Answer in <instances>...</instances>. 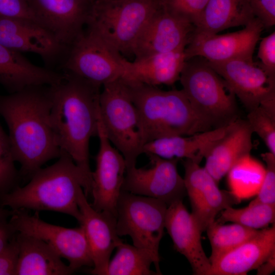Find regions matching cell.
<instances>
[{
    "label": "cell",
    "instance_id": "1",
    "mask_svg": "<svg viewBox=\"0 0 275 275\" xmlns=\"http://www.w3.org/2000/svg\"><path fill=\"white\" fill-rule=\"evenodd\" d=\"M50 86H36L0 95V116L8 128L21 178L30 179L46 162L59 158L61 150L52 126Z\"/></svg>",
    "mask_w": 275,
    "mask_h": 275
},
{
    "label": "cell",
    "instance_id": "2",
    "mask_svg": "<svg viewBox=\"0 0 275 275\" xmlns=\"http://www.w3.org/2000/svg\"><path fill=\"white\" fill-rule=\"evenodd\" d=\"M58 84L50 86V117L58 145L91 183L89 143L97 136L101 87L63 72Z\"/></svg>",
    "mask_w": 275,
    "mask_h": 275
},
{
    "label": "cell",
    "instance_id": "3",
    "mask_svg": "<svg viewBox=\"0 0 275 275\" xmlns=\"http://www.w3.org/2000/svg\"><path fill=\"white\" fill-rule=\"evenodd\" d=\"M92 183L72 158L65 152L58 160L40 168L25 186H17L0 195V206L11 210L19 209L48 210L74 217L79 222L81 213L77 204V193L84 189L86 196L91 194Z\"/></svg>",
    "mask_w": 275,
    "mask_h": 275
},
{
    "label": "cell",
    "instance_id": "4",
    "mask_svg": "<svg viewBox=\"0 0 275 275\" xmlns=\"http://www.w3.org/2000/svg\"><path fill=\"white\" fill-rule=\"evenodd\" d=\"M123 80L137 111L144 145L158 139L190 135L214 128L195 111L182 89L164 91L157 86Z\"/></svg>",
    "mask_w": 275,
    "mask_h": 275
},
{
    "label": "cell",
    "instance_id": "5",
    "mask_svg": "<svg viewBox=\"0 0 275 275\" xmlns=\"http://www.w3.org/2000/svg\"><path fill=\"white\" fill-rule=\"evenodd\" d=\"M158 6V0H92L87 30L121 54L133 55L138 38Z\"/></svg>",
    "mask_w": 275,
    "mask_h": 275
},
{
    "label": "cell",
    "instance_id": "6",
    "mask_svg": "<svg viewBox=\"0 0 275 275\" xmlns=\"http://www.w3.org/2000/svg\"><path fill=\"white\" fill-rule=\"evenodd\" d=\"M179 80L194 109L214 128L238 119L235 94L207 61H186Z\"/></svg>",
    "mask_w": 275,
    "mask_h": 275
},
{
    "label": "cell",
    "instance_id": "7",
    "mask_svg": "<svg viewBox=\"0 0 275 275\" xmlns=\"http://www.w3.org/2000/svg\"><path fill=\"white\" fill-rule=\"evenodd\" d=\"M100 118L106 136L123 156L126 169L134 166L143 153L136 109L122 78L102 86Z\"/></svg>",
    "mask_w": 275,
    "mask_h": 275
},
{
    "label": "cell",
    "instance_id": "8",
    "mask_svg": "<svg viewBox=\"0 0 275 275\" xmlns=\"http://www.w3.org/2000/svg\"><path fill=\"white\" fill-rule=\"evenodd\" d=\"M168 207L160 200L123 190L117 204L118 235H129L134 246L150 253L158 274H162L159 246L165 228Z\"/></svg>",
    "mask_w": 275,
    "mask_h": 275
},
{
    "label": "cell",
    "instance_id": "9",
    "mask_svg": "<svg viewBox=\"0 0 275 275\" xmlns=\"http://www.w3.org/2000/svg\"><path fill=\"white\" fill-rule=\"evenodd\" d=\"M65 55L64 72L95 85L101 87L123 76L126 59L87 30L77 36Z\"/></svg>",
    "mask_w": 275,
    "mask_h": 275
},
{
    "label": "cell",
    "instance_id": "10",
    "mask_svg": "<svg viewBox=\"0 0 275 275\" xmlns=\"http://www.w3.org/2000/svg\"><path fill=\"white\" fill-rule=\"evenodd\" d=\"M9 221L14 231L38 238L50 245L69 261L74 272L83 266H93L90 249L82 227L68 228L46 223L38 212L29 214L24 209L11 210Z\"/></svg>",
    "mask_w": 275,
    "mask_h": 275
},
{
    "label": "cell",
    "instance_id": "11",
    "mask_svg": "<svg viewBox=\"0 0 275 275\" xmlns=\"http://www.w3.org/2000/svg\"><path fill=\"white\" fill-rule=\"evenodd\" d=\"M151 167L126 169L122 190L160 200L169 206L186 195L184 179L178 172L179 159L148 154Z\"/></svg>",
    "mask_w": 275,
    "mask_h": 275
},
{
    "label": "cell",
    "instance_id": "12",
    "mask_svg": "<svg viewBox=\"0 0 275 275\" xmlns=\"http://www.w3.org/2000/svg\"><path fill=\"white\" fill-rule=\"evenodd\" d=\"M263 28L255 17L242 30L233 33L218 35L194 32L184 50L186 61L199 56L209 62L254 61V50Z\"/></svg>",
    "mask_w": 275,
    "mask_h": 275
},
{
    "label": "cell",
    "instance_id": "13",
    "mask_svg": "<svg viewBox=\"0 0 275 275\" xmlns=\"http://www.w3.org/2000/svg\"><path fill=\"white\" fill-rule=\"evenodd\" d=\"M183 178L191 214L201 231H206L223 210L241 202L230 191L219 188L204 167L191 159L183 161Z\"/></svg>",
    "mask_w": 275,
    "mask_h": 275
},
{
    "label": "cell",
    "instance_id": "14",
    "mask_svg": "<svg viewBox=\"0 0 275 275\" xmlns=\"http://www.w3.org/2000/svg\"><path fill=\"white\" fill-rule=\"evenodd\" d=\"M97 136L99 148L96 156V168L92 172V207L98 211L109 212L117 216V204L122 191L126 171L125 159L108 139L100 118Z\"/></svg>",
    "mask_w": 275,
    "mask_h": 275
},
{
    "label": "cell",
    "instance_id": "15",
    "mask_svg": "<svg viewBox=\"0 0 275 275\" xmlns=\"http://www.w3.org/2000/svg\"><path fill=\"white\" fill-rule=\"evenodd\" d=\"M195 30V25L189 21L159 4L134 45L135 60L185 49Z\"/></svg>",
    "mask_w": 275,
    "mask_h": 275
},
{
    "label": "cell",
    "instance_id": "16",
    "mask_svg": "<svg viewBox=\"0 0 275 275\" xmlns=\"http://www.w3.org/2000/svg\"><path fill=\"white\" fill-rule=\"evenodd\" d=\"M207 62L248 112L275 96V78L270 77L258 63L242 60Z\"/></svg>",
    "mask_w": 275,
    "mask_h": 275
},
{
    "label": "cell",
    "instance_id": "17",
    "mask_svg": "<svg viewBox=\"0 0 275 275\" xmlns=\"http://www.w3.org/2000/svg\"><path fill=\"white\" fill-rule=\"evenodd\" d=\"M77 204L81 213L79 223L84 229L94 264L88 272L105 275L113 251L123 242L117 232L116 216L109 212L94 209L81 187L77 193Z\"/></svg>",
    "mask_w": 275,
    "mask_h": 275
},
{
    "label": "cell",
    "instance_id": "18",
    "mask_svg": "<svg viewBox=\"0 0 275 275\" xmlns=\"http://www.w3.org/2000/svg\"><path fill=\"white\" fill-rule=\"evenodd\" d=\"M38 22L68 49L86 25L92 0H28Z\"/></svg>",
    "mask_w": 275,
    "mask_h": 275
},
{
    "label": "cell",
    "instance_id": "19",
    "mask_svg": "<svg viewBox=\"0 0 275 275\" xmlns=\"http://www.w3.org/2000/svg\"><path fill=\"white\" fill-rule=\"evenodd\" d=\"M0 44L21 53L37 54L49 64L68 49L40 24L16 18L0 17Z\"/></svg>",
    "mask_w": 275,
    "mask_h": 275
},
{
    "label": "cell",
    "instance_id": "20",
    "mask_svg": "<svg viewBox=\"0 0 275 275\" xmlns=\"http://www.w3.org/2000/svg\"><path fill=\"white\" fill-rule=\"evenodd\" d=\"M164 227L175 250L186 258L194 274L207 275L211 263L202 247V232L183 201H176L168 207Z\"/></svg>",
    "mask_w": 275,
    "mask_h": 275
},
{
    "label": "cell",
    "instance_id": "21",
    "mask_svg": "<svg viewBox=\"0 0 275 275\" xmlns=\"http://www.w3.org/2000/svg\"><path fill=\"white\" fill-rule=\"evenodd\" d=\"M275 252V225L260 230L255 236L211 264L207 275H244L256 269Z\"/></svg>",
    "mask_w": 275,
    "mask_h": 275
},
{
    "label": "cell",
    "instance_id": "22",
    "mask_svg": "<svg viewBox=\"0 0 275 275\" xmlns=\"http://www.w3.org/2000/svg\"><path fill=\"white\" fill-rule=\"evenodd\" d=\"M253 133L246 120L237 119L210 148L204 157V168L217 183L238 160L251 153Z\"/></svg>",
    "mask_w": 275,
    "mask_h": 275
},
{
    "label": "cell",
    "instance_id": "23",
    "mask_svg": "<svg viewBox=\"0 0 275 275\" xmlns=\"http://www.w3.org/2000/svg\"><path fill=\"white\" fill-rule=\"evenodd\" d=\"M64 76V72L37 66L21 52L0 44V85L9 93L32 86L54 85Z\"/></svg>",
    "mask_w": 275,
    "mask_h": 275
},
{
    "label": "cell",
    "instance_id": "24",
    "mask_svg": "<svg viewBox=\"0 0 275 275\" xmlns=\"http://www.w3.org/2000/svg\"><path fill=\"white\" fill-rule=\"evenodd\" d=\"M184 50L156 53L133 62L126 60L122 79L153 86L172 85L179 80L186 62Z\"/></svg>",
    "mask_w": 275,
    "mask_h": 275
},
{
    "label": "cell",
    "instance_id": "25",
    "mask_svg": "<svg viewBox=\"0 0 275 275\" xmlns=\"http://www.w3.org/2000/svg\"><path fill=\"white\" fill-rule=\"evenodd\" d=\"M231 124L190 135L172 136L153 140L144 145L143 153L166 159H189L200 163L211 146L226 132Z\"/></svg>",
    "mask_w": 275,
    "mask_h": 275
},
{
    "label": "cell",
    "instance_id": "26",
    "mask_svg": "<svg viewBox=\"0 0 275 275\" xmlns=\"http://www.w3.org/2000/svg\"><path fill=\"white\" fill-rule=\"evenodd\" d=\"M19 254L16 275H69L74 272L48 243L16 232Z\"/></svg>",
    "mask_w": 275,
    "mask_h": 275
},
{
    "label": "cell",
    "instance_id": "27",
    "mask_svg": "<svg viewBox=\"0 0 275 275\" xmlns=\"http://www.w3.org/2000/svg\"><path fill=\"white\" fill-rule=\"evenodd\" d=\"M255 18L249 0H209L195 32L217 34L228 28L245 26Z\"/></svg>",
    "mask_w": 275,
    "mask_h": 275
},
{
    "label": "cell",
    "instance_id": "28",
    "mask_svg": "<svg viewBox=\"0 0 275 275\" xmlns=\"http://www.w3.org/2000/svg\"><path fill=\"white\" fill-rule=\"evenodd\" d=\"M265 173V166L251 153L242 156L226 175L230 191L240 201L256 196Z\"/></svg>",
    "mask_w": 275,
    "mask_h": 275
},
{
    "label": "cell",
    "instance_id": "29",
    "mask_svg": "<svg viewBox=\"0 0 275 275\" xmlns=\"http://www.w3.org/2000/svg\"><path fill=\"white\" fill-rule=\"evenodd\" d=\"M259 231L237 223L226 225L214 221L206 230L211 247L209 258L211 264L255 236Z\"/></svg>",
    "mask_w": 275,
    "mask_h": 275
},
{
    "label": "cell",
    "instance_id": "30",
    "mask_svg": "<svg viewBox=\"0 0 275 275\" xmlns=\"http://www.w3.org/2000/svg\"><path fill=\"white\" fill-rule=\"evenodd\" d=\"M116 248V253L109 260L105 275L158 274L151 270L153 259L146 251L124 243L123 241Z\"/></svg>",
    "mask_w": 275,
    "mask_h": 275
},
{
    "label": "cell",
    "instance_id": "31",
    "mask_svg": "<svg viewBox=\"0 0 275 275\" xmlns=\"http://www.w3.org/2000/svg\"><path fill=\"white\" fill-rule=\"evenodd\" d=\"M220 213V216L215 220L219 224L230 222L253 229H262L274 224L275 205H248L240 209L230 207Z\"/></svg>",
    "mask_w": 275,
    "mask_h": 275
},
{
    "label": "cell",
    "instance_id": "32",
    "mask_svg": "<svg viewBox=\"0 0 275 275\" xmlns=\"http://www.w3.org/2000/svg\"><path fill=\"white\" fill-rule=\"evenodd\" d=\"M246 120L253 133L264 142L268 152L275 155V97L249 111Z\"/></svg>",
    "mask_w": 275,
    "mask_h": 275
},
{
    "label": "cell",
    "instance_id": "33",
    "mask_svg": "<svg viewBox=\"0 0 275 275\" xmlns=\"http://www.w3.org/2000/svg\"><path fill=\"white\" fill-rule=\"evenodd\" d=\"M15 162L8 135L0 124V195L19 186L21 177Z\"/></svg>",
    "mask_w": 275,
    "mask_h": 275
},
{
    "label": "cell",
    "instance_id": "34",
    "mask_svg": "<svg viewBox=\"0 0 275 275\" xmlns=\"http://www.w3.org/2000/svg\"><path fill=\"white\" fill-rule=\"evenodd\" d=\"M159 5L192 23L195 26L209 0H158Z\"/></svg>",
    "mask_w": 275,
    "mask_h": 275
},
{
    "label": "cell",
    "instance_id": "35",
    "mask_svg": "<svg viewBox=\"0 0 275 275\" xmlns=\"http://www.w3.org/2000/svg\"><path fill=\"white\" fill-rule=\"evenodd\" d=\"M265 162V175L256 198L249 205L258 204L275 205V155L267 152L261 154Z\"/></svg>",
    "mask_w": 275,
    "mask_h": 275
},
{
    "label": "cell",
    "instance_id": "36",
    "mask_svg": "<svg viewBox=\"0 0 275 275\" xmlns=\"http://www.w3.org/2000/svg\"><path fill=\"white\" fill-rule=\"evenodd\" d=\"M0 17L24 19L39 23L28 0H0Z\"/></svg>",
    "mask_w": 275,
    "mask_h": 275
},
{
    "label": "cell",
    "instance_id": "37",
    "mask_svg": "<svg viewBox=\"0 0 275 275\" xmlns=\"http://www.w3.org/2000/svg\"><path fill=\"white\" fill-rule=\"evenodd\" d=\"M258 57L259 66L271 77L275 78V32L262 39L260 42Z\"/></svg>",
    "mask_w": 275,
    "mask_h": 275
},
{
    "label": "cell",
    "instance_id": "38",
    "mask_svg": "<svg viewBox=\"0 0 275 275\" xmlns=\"http://www.w3.org/2000/svg\"><path fill=\"white\" fill-rule=\"evenodd\" d=\"M15 235L0 251V275H16L19 250Z\"/></svg>",
    "mask_w": 275,
    "mask_h": 275
},
{
    "label": "cell",
    "instance_id": "39",
    "mask_svg": "<svg viewBox=\"0 0 275 275\" xmlns=\"http://www.w3.org/2000/svg\"><path fill=\"white\" fill-rule=\"evenodd\" d=\"M253 13L264 27L275 24V0H249Z\"/></svg>",
    "mask_w": 275,
    "mask_h": 275
},
{
    "label": "cell",
    "instance_id": "40",
    "mask_svg": "<svg viewBox=\"0 0 275 275\" xmlns=\"http://www.w3.org/2000/svg\"><path fill=\"white\" fill-rule=\"evenodd\" d=\"M16 233L7 219H0V251L7 244Z\"/></svg>",
    "mask_w": 275,
    "mask_h": 275
},
{
    "label": "cell",
    "instance_id": "41",
    "mask_svg": "<svg viewBox=\"0 0 275 275\" xmlns=\"http://www.w3.org/2000/svg\"><path fill=\"white\" fill-rule=\"evenodd\" d=\"M257 274L268 275L275 270V252L271 254L257 269Z\"/></svg>",
    "mask_w": 275,
    "mask_h": 275
},
{
    "label": "cell",
    "instance_id": "42",
    "mask_svg": "<svg viewBox=\"0 0 275 275\" xmlns=\"http://www.w3.org/2000/svg\"><path fill=\"white\" fill-rule=\"evenodd\" d=\"M11 210H8L1 206H0V219H7L11 216Z\"/></svg>",
    "mask_w": 275,
    "mask_h": 275
}]
</instances>
